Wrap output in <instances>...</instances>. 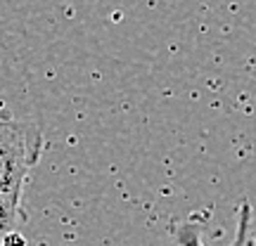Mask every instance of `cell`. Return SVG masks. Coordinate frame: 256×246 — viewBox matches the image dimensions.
Masks as SVG:
<instances>
[{"label": "cell", "mask_w": 256, "mask_h": 246, "mask_svg": "<svg viewBox=\"0 0 256 246\" xmlns=\"http://www.w3.org/2000/svg\"><path fill=\"white\" fill-rule=\"evenodd\" d=\"M38 156L40 133L5 109L0 116V223L5 232L24 218L22 197Z\"/></svg>", "instance_id": "6da1fadb"}, {"label": "cell", "mask_w": 256, "mask_h": 246, "mask_svg": "<svg viewBox=\"0 0 256 246\" xmlns=\"http://www.w3.org/2000/svg\"><path fill=\"white\" fill-rule=\"evenodd\" d=\"M2 246H26V239L24 235H19V230H10L2 237Z\"/></svg>", "instance_id": "3957f363"}, {"label": "cell", "mask_w": 256, "mask_h": 246, "mask_svg": "<svg viewBox=\"0 0 256 246\" xmlns=\"http://www.w3.org/2000/svg\"><path fill=\"white\" fill-rule=\"evenodd\" d=\"M209 218L206 211L192 213L190 218L183 223L174 225V239L178 246H204L202 232H204V223ZM230 246H252V204L249 201H240L238 209V230H235V239Z\"/></svg>", "instance_id": "7a4b0ae2"}]
</instances>
